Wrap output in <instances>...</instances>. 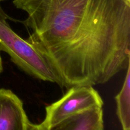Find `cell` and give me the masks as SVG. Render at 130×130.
<instances>
[{"label":"cell","instance_id":"8992f818","mask_svg":"<svg viewBox=\"0 0 130 130\" xmlns=\"http://www.w3.org/2000/svg\"><path fill=\"white\" fill-rule=\"evenodd\" d=\"M117 116L123 130L130 129V64L126 69V75L123 87L115 97Z\"/></svg>","mask_w":130,"mask_h":130},{"label":"cell","instance_id":"ba28073f","mask_svg":"<svg viewBox=\"0 0 130 130\" xmlns=\"http://www.w3.org/2000/svg\"><path fill=\"white\" fill-rule=\"evenodd\" d=\"M3 62H2V59H1V55H0V74L3 72Z\"/></svg>","mask_w":130,"mask_h":130},{"label":"cell","instance_id":"7a4b0ae2","mask_svg":"<svg viewBox=\"0 0 130 130\" xmlns=\"http://www.w3.org/2000/svg\"><path fill=\"white\" fill-rule=\"evenodd\" d=\"M7 18L0 5V51L8 53L11 60L27 74L62 87L60 79L49 62L31 43L11 29Z\"/></svg>","mask_w":130,"mask_h":130},{"label":"cell","instance_id":"30bf717a","mask_svg":"<svg viewBox=\"0 0 130 130\" xmlns=\"http://www.w3.org/2000/svg\"><path fill=\"white\" fill-rule=\"evenodd\" d=\"M128 1H130V0H128Z\"/></svg>","mask_w":130,"mask_h":130},{"label":"cell","instance_id":"277c9868","mask_svg":"<svg viewBox=\"0 0 130 130\" xmlns=\"http://www.w3.org/2000/svg\"><path fill=\"white\" fill-rule=\"evenodd\" d=\"M29 123L22 100L11 90L0 89V130H27Z\"/></svg>","mask_w":130,"mask_h":130},{"label":"cell","instance_id":"5b68a950","mask_svg":"<svg viewBox=\"0 0 130 130\" xmlns=\"http://www.w3.org/2000/svg\"><path fill=\"white\" fill-rule=\"evenodd\" d=\"M43 127V130H104L102 108H93L79 113L48 129Z\"/></svg>","mask_w":130,"mask_h":130},{"label":"cell","instance_id":"9c48e42d","mask_svg":"<svg viewBox=\"0 0 130 130\" xmlns=\"http://www.w3.org/2000/svg\"><path fill=\"white\" fill-rule=\"evenodd\" d=\"M4 1V0H0V1Z\"/></svg>","mask_w":130,"mask_h":130},{"label":"cell","instance_id":"3957f363","mask_svg":"<svg viewBox=\"0 0 130 130\" xmlns=\"http://www.w3.org/2000/svg\"><path fill=\"white\" fill-rule=\"evenodd\" d=\"M104 102L92 86H73L62 98L46 107L41 124L48 129L64 119L93 108H102Z\"/></svg>","mask_w":130,"mask_h":130},{"label":"cell","instance_id":"6da1fadb","mask_svg":"<svg viewBox=\"0 0 130 130\" xmlns=\"http://www.w3.org/2000/svg\"><path fill=\"white\" fill-rule=\"evenodd\" d=\"M25 11L27 40L62 87L103 85L130 64L128 0H13Z\"/></svg>","mask_w":130,"mask_h":130},{"label":"cell","instance_id":"52a82bcc","mask_svg":"<svg viewBox=\"0 0 130 130\" xmlns=\"http://www.w3.org/2000/svg\"><path fill=\"white\" fill-rule=\"evenodd\" d=\"M27 130H43V127L41 124H34L29 121Z\"/></svg>","mask_w":130,"mask_h":130}]
</instances>
